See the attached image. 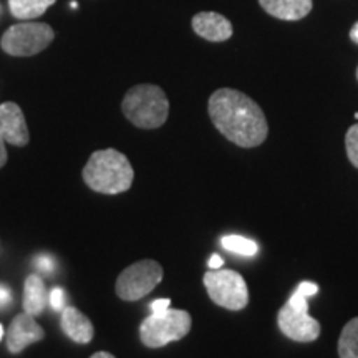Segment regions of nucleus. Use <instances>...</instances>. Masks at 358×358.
<instances>
[{
  "label": "nucleus",
  "mask_w": 358,
  "mask_h": 358,
  "mask_svg": "<svg viewBox=\"0 0 358 358\" xmlns=\"http://www.w3.org/2000/svg\"><path fill=\"white\" fill-rule=\"evenodd\" d=\"M208 111L217 131L241 148H256L266 141L268 124L261 106L243 92L216 90L209 96Z\"/></svg>",
  "instance_id": "f257e3e1"
},
{
  "label": "nucleus",
  "mask_w": 358,
  "mask_h": 358,
  "mask_svg": "<svg viewBox=\"0 0 358 358\" xmlns=\"http://www.w3.org/2000/svg\"><path fill=\"white\" fill-rule=\"evenodd\" d=\"M134 171L122 151L100 150L90 156L83 168V181L90 189L101 194H120L133 185Z\"/></svg>",
  "instance_id": "f03ea898"
},
{
  "label": "nucleus",
  "mask_w": 358,
  "mask_h": 358,
  "mask_svg": "<svg viewBox=\"0 0 358 358\" xmlns=\"http://www.w3.org/2000/svg\"><path fill=\"white\" fill-rule=\"evenodd\" d=\"M319 292V285L303 280L277 313L280 332L294 342H313L320 335V324L308 315V299Z\"/></svg>",
  "instance_id": "7ed1b4c3"
},
{
  "label": "nucleus",
  "mask_w": 358,
  "mask_h": 358,
  "mask_svg": "<svg viewBox=\"0 0 358 358\" xmlns=\"http://www.w3.org/2000/svg\"><path fill=\"white\" fill-rule=\"evenodd\" d=\"M122 110L128 122L136 128L155 129L166 123L169 101L158 85L141 83L128 90L122 101Z\"/></svg>",
  "instance_id": "20e7f679"
},
{
  "label": "nucleus",
  "mask_w": 358,
  "mask_h": 358,
  "mask_svg": "<svg viewBox=\"0 0 358 358\" xmlns=\"http://www.w3.org/2000/svg\"><path fill=\"white\" fill-rule=\"evenodd\" d=\"M192 325L191 315L186 310H168L151 313L140 325V338L148 348H161L171 342L185 338Z\"/></svg>",
  "instance_id": "39448f33"
},
{
  "label": "nucleus",
  "mask_w": 358,
  "mask_h": 358,
  "mask_svg": "<svg viewBox=\"0 0 358 358\" xmlns=\"http://www.w3.org/2000/svg\"><path fill=\"white\" fill-rule=\"evenodd\" d=\"M55 38V32L42 22H20L3 32L0 47L10 57H34L43 52Z\"/></svg>",
  "instance_id": "423d86ee"
},
{
  "label": "nucleus",
  "mask_w": 358,
  "mask_h": 358,
  "mask_svg": "<svg viewBox=\"0 0 358 358\" xmlns=\"http://www.w3.org/2000/svg\"><path fill=\"white\" fill-rule=\"evenodd\" d=\"M204 287L216 306L227 310H243L249 303L244 277L229 268H211L204 274Z\"/></svg>",
  "instance_id": "0eeeda50"
},
{
  "label": "nucleus",
  "mask_w": 358,
  "mask_h": 358,
  "mask_svg": "<svg viewBox=\"0 0 358 358\" xmlns=\"http://www.w3.org/2000/svg\"><path fill=\"white\" fill-rule=\"evenodd\" d=\"M161 280H163L161 264L145 259V261H138L124 268L116 279L115 290L122 301L134 302L153 292Z\"/></svg>",
  "instance_id": "6e6552de"
},
{
  "label": "nucleus",
  "mask_w": 358,
  "mask_h": 358,
  "mask_svg": "<svg viewBox=\"0 0 358 358\" xmlns=\"http://www.w3.org/2000/svg\"><path fill=\"white\" fill-rule=\"evenodd\" d=\"M45 338V330L38 325L35 317L22 312L13 317L7 332V348L10 353H20L32 343L42 342Z\"/></svg>",
  "instance_id": "1a4fd4ad"
},
{
  "label": "nucleus",
  "mask_w": 358,
  "mask_h": 358,
  "mask_svg": "<svg viewBox=\"0 0 358 358\" xmlns=\"http://www.w3.org/2000/svg\"><path fill=\"white\" fill-rule=\"evenodd\" d=\"M0 134L12 146L24 148L29 145L30 133L25 116L17 103L6 101L0 105Z\"/></svg>",
  "instance_id": "9d476101"
},
{
  "label": "nucleus",
  "mask_w": 358,
  "mask_h": 358,
  "mask_svg": "<svg viewBox=\"0 0 358 358\" xmlns=\"http://www.w3.org/2000/svg\"><path fill=\"white\" fill-rule=\"evenodd\" d=\"M192 30L201 38L209 42H226L232 37V24L229 19L217 12H199L192 17Z\"/></svg>",
  "instance_id": "9b49d317"
},
{
  "label": "nucleus",
  "mask_w": 358,
  "mask_h": 358,
  "mask_svg": "<svg viewBox=\"0 0 358 358\" xmlns=\"http://www.w3.org/2000/svg\"><path fill=\"white\" fill-rule=\"evenodd\" d=\"M60 325L66 337L73 340V342L82 343V345L92 342L93 335H95L92 320L75 307H65L62 310Z\"/></svg>",
  "instance_id": "f8f14e48"
},
{
  "label": "nucleus",
  "mask_w": 358,
  "mask_h": 358,
  "mask_svg": "<svg viewBox=\"0 0 358 358\" xmlns=\"http://www.w3.org/2000/svg\"><path fill=\"white\" fill-rule=\"evenodd\" d=\"M268 15L279 20H302L312 10V0H259Z\"/></svg>",
  "instance_id": "ddd939ff"
},
{
  "label": "nucleus",
  "mask_w": 358,
  "mask_h": 358,
  "mask_svg": "<svg viewBox=\"0 0 358 358\" xmlns=\"http://www.w3.org/2000/svg\"><path fill=\"white\" fill-rule=\"evenodd\" d=\"M48 303V290L38 274H30L24 284V312L32 317L42 315Z\"/></svg>",
  "instance_id": "4468645a"
},
{
  "label": "nucleus",
  "mask_w": 358,
  "mask_h": 358,
  "mask_svg": "<svg viewBox=\"0 0 358 358\" xmlns=\"http://www.w3.org/2000/svg\"><path fill=\"white\" fill-rule=\"evenodd\" d=\"M57 0H8L12 17L17 20L27 22L42 17L48 7H52Z\"/></svg>",
  "instance_id": "2eb2a0df"
},
{
  "label": "nucleus",
  "mask_w": 358,
  "mask_h": 358,
  "mask_svg": "<svg viewBox=\"0 0 358 358\" xmlns=\"http://www.w3.org/2000/svg\"><path fill=\"white\" fill-rule=\"evenodd\" d=\"M340 358H358V317L343 327L338 338Z\"/></svg>",
  "instance_id": "dca6fc26"
},
{
  "label": "nucleus",
  "mask_w": 358,
  "mask_h": 358,
  "mask_svg": "<svg viewBox=\"0 0 358 358\" xmlns=\"http://www.w3.org/2000/svg\"><path fill=\"white\" fill-rule=\"evenodd\" d=\"M222 248L226 250H229L232 254H239V256H245V257H252L257 254V244L254 243V241L248 239V237H243V236H226L222 237L221 241Z\"/></svg>",
  "instance_id": "f3484780"
},
{
  "label": "nucleus",
  "mask_w": 358,
  "mask_h": 358,
  "mask_svg": "<svg viewBox=\"0 0 358 358\" xmlns=\"http://www.w3.org/2000/svg\"><path fill=\"white\" fill-rule=\"evenodd\" d=\"M345 148L348 159L353 166L358 168V123L353 124L345 134Z\"/></svg>",
  "instance_id": "a211bd4d"
},
{
  "label": "nucleus",
  "mask_w": 358,
  "mask_h": 358,
  "mask_svg": "<svg viewBox=\"0 0 358 358\" xmlns=\"http://www.w3.org/2000/svg\"><path fill=\"white\" fill-rule=\"evenodd\" d=\"M48 303H50L53 310H64V308H65V292H64V289L53 287L52 292L48 294Z\"/></svg>",
  "instance_id": "6ab92c4d"
},
{
  "label": "nucleus",
  "mask_w": 358,
  "mask_h": 358,
  "mask_svg": "<svg viewBox=\"0 0 358 358\" xmlns=\"http://www.w3.org/2000/svg\"><path fill=\"white\" fill-rule=\"evenodd\" d=\"M35 266L40 272H45V274H52L53 268H55V262H53V257L50 256H38L35 259Z\"/></svg>",
  "instance_id": "aec40b11"
},
{
  "label": "nucleus",
  "mask_w": 358,
  "mask_h": 358,
  "mask_svg": "<svg viewBox=\"0 0 358 358\" xmlns=\"http://www.w3.org/2000/svg\"><path fill=\"white\" fill-rule=\"evenodd\" d=\"M13 302L12 290L6 284H0V308H6Z\"/></svg>",
  "instance_id": "412c9836"
},
{
  "label": "nucleus",
  "mask_w": 358,
  "mask_h": 358,
  "mask_svg": "<svg viewBox=\"0 0 358 358\" xmlns=\"http://www.w3.org/2000/svg\"><path fill=\"white\" fill-rule=\"evenodd\" d=\"M169 306H171V301H169V299H158V301L150 303V308H151V313H161L168 310Z\"/></svg>",
  "instance_id": "4be33fe9"
},
{
  "label": "nucleus",
  "mask_w": 358,
  "mask_h": 358,
  "mask_svg": "<svg viewBox=\"0 0 358 358\" xmlns=\"http://www.w3.org/2000/svg\"><path fill=\"white\" fill-rule=\"evenodd\" d=\"M7 163V150H6V140L0 134V168L6 166Z\"/></svg>",
  "instance_id": "5701e85b"
},
{
  "label": "nucleus",
  "mask_w": 358,
  "mask_h": 358,
  "mask_svg": "<svg viewBox=\"0 0 358 358\" xmlns=\"http://www.w3.org/2000/svg\"><path fill=\"white\" fill-rule=\"evenodd\" d=\"M224 266V261L221 259V256L217 254H213L211 259H209V267L211 268H221Z\"/></svg>",
  "instance_id": "b1692460"
},
{
  "label": "nucleus",
  "mask_w": 358,
  "mask_h": 358,
  "mask_svg": "<svg viewBox=\"0 0 358 358\" xmlns=\"http://www.w3.org/2000/svg\"><path fill=\"white\" fill-rule=\"evenodd\" d=\"M350 38H352L353 43L358 45V22H357L355 25L352 27V30H350Z\"/></svg>",
  "instance_id": "393cba45"
},
{
  "label": "nucleus",
  "mask_w": 358,
  "mask_h": 358,
  "mask_svg": "<svg viewBox=\"0 0 358 358\" xmlns=\"http://www.w3.org/2000/svg\"><path fill=\"white\" fill-rule=\"evenodd\" d=\"M90 358H115V357L108 352H96L95 355H92Z\"/></svg>",
  "instance_id": "a878e982"
},
{
  "label": "nucleus",
  "mask_w": 358,
  "mask_h": 358,
  "mask_svg": "<svg viewBox=\"0 0 358 358\" xmlns=\"http://www.w3.org/2000/svg\"><path fill=\"white\" fill-rule=\"evenodd\" d=\"M2 337H3V327L0 325V340H2Z\"/></svg>",
  "instance_id": "bb28decb"
},
{
  "label": "nucleus",
  "mask_w": 358,
  "mask_h": 358,
  "mask_svg": "<svg viewBox=\"0 0 358 358\" xmlns=\"http://www.w3.org/2000/svg\"><path fill=\"white\" fill-rule=\"evenodd\" d=\"M357 80H358V69H357Z\"/></svg>",
  "instance_id": "cd10ccee"
}]
</instances>
